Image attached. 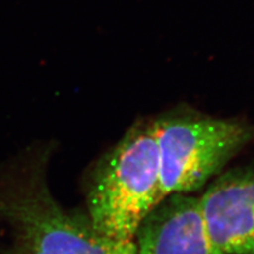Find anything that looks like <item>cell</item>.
<instances>
[{
	"label": "cell",
	"instance_id": "obj_1",
	"mask_svg": "<svg viewBox=\"0 0 254 254\" xmlns=\"http://www.w3.org/2000/svg\"><path fill=\"white\" fill-rule=\"evenodd\" d=\"M164 197L154 120H141L93 165L85 185V213L99 233L133 241Z\"/></svg>",
	"mask_w": 254,
	"mask_h": 254
},
{
	"label": "cell",
	"instance_id": "obj_2",
	"mask_svg": "<svg viewBox=\"0 0 254 254\" xmlns=\"http://www.w3.org/2000/svg\"><path fill=\"white\" fill-rule=\"evenodd\" d=\"M154 126L164 196L200 190L254 141L247 122L194 111H174Z\"/></svg>",
	"mask_w": 254,
	"mask_h": 254
},
{
	"label": "cell",
	"instance_id": "obj_3",
	"mask_svg": "<svg viewBox=\"0 0 254 254\" xmlns=\"http://www.w3.org/2000/svg\"><path fill=\"white\" fill-rule=\"evenodd\" d=\"M199 198L219 249L254 254V161L221 173Z\"/></svg>",
	"mask_w": 254,
	"mask_h": 254
},
{
	"label": "cell",
	"instance_id": "obj_4",
	"mask_svg": "<svg viewBox=\"0 0 254 254\" xmlns=\"http://www.w3.org/2000/svg\"><path fill=\"white\" fill-rule=\"evenodd\" d=\"M137 254H225L211 236L200 198L165 196L148 213L133 237Z\"/></svg>",
	"mask_w": 254,
	"mask_h": 254
}]
</instances>
